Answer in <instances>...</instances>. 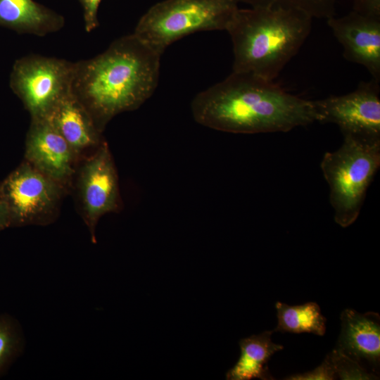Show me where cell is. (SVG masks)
Returning <instances> with one entry per match:
<instances>
[{"label":"cell","instance_id":"cell-16","mask_svg":"<svg viewBox=\"0 0 380 380\" xmlns=\"http://www.w3.org/2000/svg\"><path fill=\"white\" fill-rule=\"evenodd\" d=\"M275 308L278 323L273 331L324 334L326 319L317 303L308 302L299 305H289L277 302Z\"/></svg>","mask_w":380,"mask_h":380},{"label":"cell","instance_id":"cell-5","mask_svg":"<svg viewBox=\"0 0 380 380\" xmlns=\"http://www.w3.org/2000/svg\"><path fill=\"white\" fill-rule=\"evenodd\" d=\"M343 137L338 150L324 155L321 169L330 188L335 222L347 227L357 218L367 189L380 167V143Z\"/></svg>","mask_w":380,"mask_h":380},{"label":"cell","instance_id":"cell-6","mask_svg":"<svg viewBox=\"0 0 380 380\" xmlns=\"http://www.w3.org/2000/svg\"><path fill=\"white\" fill-rule=\"evenodd\" d=\"M75 63L30 55L17 60L10 86L29 111L31 119L46 118L72 91Z\"/></svg>","mask_w":380,"mask_h":380},{"label":"cell","instance_id":"cell-21","mask_svg":"<svg viewBox=\"0 0 380 380\" xmlns=\"http://www.w3.org/2000/svg\"><path fill=\"white\" fill-rule=\"evenodd\" d=\"M83 8L85 30L90 32L99 25L98 9L101 0H80Z\"/></svg>","mask_w":380,"mask_h":380},{"label":"cell","instance_id":"cell-17","mask_svg":"<svg viewBox=\"0 0 380 380\" xmlns=\"http://www.w3.org/2000/svg\"><path fill=\"white\" fill-rule=\"evenodd\" d=\"M251 7L298 9L313 18L328 19L336 15L335 0H238Z\"/></svg>","mask_w":380,"mask_h":380},{"label":"cell","instance_id":"cell-12","mask_svg":"<svg viewBox=\"0 0 380 380\" xmlns=\"http://www.w3.org/2000/svg\"><path fill=\"white\" fill-rule=\"evenodd\" d=\"M341 329L336 350L360 363L367 361L376 369L380 360V319L378 313L360 314L352 309L341 315Z\"/></svg>","mask_w":380,"mask_h":380},{"label":"cell","instance_id":"cell-7","mask_svg":"<svg viewBox=\"0 0 380 380\" xmlns=\"http://www.w3.org/2000/svg\"><path fill=\"white\" fill-rule=\"evenodd\" d=\"M63 186L25 162L0 184L11 227L44 225L57 213Z\"/></svg>","mask_w":380,"mask_h":380},{"label":"cell","instance_id":"cell-23","mask_svg":"<svg viewBox=\"0 0 380 380\" xmlns=\"http://www.w3.org/2000/svg\"><path fill=\"white\" fill-rule=\"evenodd\" d=\"M11 227L10 218L7 208L0 198V232Z\"/></svg>","mask_w":380,"mask_h":380},{"label":"cell","instance_id":"cell-8","mask_svg":"<svg viewBox=\"0 0 380 380\" xmlns=\"http://www.w3.org/2000/svg\"><path fill=\"white\" fill-rule=\"evenodd\" d=\"M317 122L337 125L343 136L380 143V87L373 79L360 82L346 94L313 101Z\"/></svg>","mask_w":380,"mask_h":380},{"label":"cell","instance_id":"cell-18","mask_svg":"<svg viewBox=\"0 0 380 380\" xmlns=\"http://www.w3.org/2000/svg\"><path fill=\"white\" fill-rule=\"evenodd\" d=\"M23 344L18 324L11 318L0 315V375L20 355Z\"/></svg>","mask_w":380,"mask_h":380},{"label":"cell","instance_id":"cell-3","mask_svg":"<svg viewBox=\"0 0 380 380\" xmlns=\"http://www.w3.org/2000/svg\"><path fill=\"white\" fill-rule=\"evenodd\" d=\"M312 18L298 9L239 8L226 30L233 46L232 71L274 80L305 42Z\"/></svg>","mask_w":380,"mask_h":380},{"label":"cell","instance_id":"cell-2","mask_svg":"<svg viewBox=\"0 0 380 380\" xmlns=\"http://www.w3.org/2000/svg\"><path fill=\"white\" fill-rule=\"evenodd\" d=\"M161 54L133 33L75 63L72 93L103 132L115 115L139 108L157 87Z\"/></svg>","mask_w":380,"mask_h":380},{"label":"cell","instance_id":"cell-14","mask_svg":"<svg viewBox=\"0 0 380 380\" xmlns=\"http://www.w3.org/2000/svg\"><path fill=\"white\" fill-rule=\"evenodd\" d=\"M60 14L33 0H0V26L19 33L44 36L61 29Z\"/></svg>","mask_w":380,"mask_h":380},{"label":"cell","instance_id":"cell-13","mask_svg":"<svg viewBox=\"0 0 380 380\" xmlns=\"http://www.w3.org/2000/svg\"><path fill=\"white\" fill-rule=\"evenodd\" d=\"M77 156L98 148L104 141L86 108L72 91L61 100L46 117Z\"/></svg>","mask_w":380,"mask_h":380},{"label":"cell","instance_id":"cell-19","mask_svg":"<svg viewBox=\"0 0 380 380\" xmlns=\"http://www.w3.org/2000/svg\"><path fill=\"white\" fill-rule=\"evenodd\" d=\"M336 371L341 379H375L376 376L368 373L360 364L339 350L334 349L329 353Z\"/></svg>","mask_w":380,"mask_h":380},{"label":"cell","instance_id":"cell-1","mask_svg":"<svg viewBox=\"0 0 380 380\" xmlns=\"http://www.w3.org/2000/svg\"><path fill=\"white\" fill-rule=\"evenodd\" d=\"M198 124L225 132H286L317 121L313 101L287 92L274 80L233 72L198 93L191 104Z\"/></svg>","mask_w":380,"mask_h":380},{"label":"cell","instance_id":"cell-15","mask_svg":"<svg viewBox=\"0 0 380 380\" xmlns=\"http://www.w3.org/2000/svg\"><path fill=\"white\" fill-rule=\"evenodd\" d=\"M273 331L242 338L239 341L241 354L226 374L228 380L273 379L269 373L267 362L272 355L283 346L272 341Z\"/></svg>","mask_w":380,"mask_h":380},{"label":"cell","instance_id":"cell-20","mask_svg":"<svg viewBox=\"0 0 380 380\" xmlns=\"http://www.w3.org/2000/svg\"><path fill=\"white\" fill-rule=\"evenodd\" d=\"M334 365L330 354H328L322 363L312 371L291 375L288 380H332L336 379Z\"/></svg>","mask_w":380,"mask_h":380},{"label":"cell","instance_id":"cell-10","mask_svg":"<svg viewBox=\"0 0 380 380\" xmlns=\"http://www.w3.org/2000/svg\"><path fill=\"white\" fill-rule=\"evenodd\" d=\"M327 21L343 47V57L364 66L373 79L380 82V18L352 10Z\"/></svg>","mask_w":380,"mask_h":380},{"label":"cell","instance_id":"cell-4","mask_svg":"<svg viewBox=\"0 0 380 380\" xmlns=\"http://www.w3.org/2000/svg\"><path fill=\"white\" fill-rule=\"evenodd\" d=\"M238 4V0H164L141 17L133 34L162 55L189 34L227 30Z\"/></svg>","mask_w":380,"mask_h":380},{"label":"cell","instance_id":"cell-9","mask_svg":"<svg viewBox=\"0 0 380 380\" xmlns=\"http://www.w3.org/2000/svg\"><path fill=\"white\" fill-rule=\"evenodd\" d=\"M78 191L83 219L91 241L95 243V229L99 219L107 213L118 211L120 208L118 173L105 141L81 167Z\"/></svg>","mask_w":380,"mask_h":380},{"label":"cell","instance_id":"cell-22","mask_svg":"<svg viewBox=\"0 0 380 380\" xmlns=\"http://www.w3.org/2000/svg\"><path fill=\"white\" fill-rule=\"evenodd\" d=\"M353 11L380 18V0H354Z\"/></svg>","mask_w":380,"mask_h":380},{"label":"cell","instance_id":"cell-11","mask_svg":"<svg viewBox=\"0 0 380 380\" xmlns=\"http://www.w3.org/2000/svg\"><path fill=\"white\" fill-rule=\"evenodd\" d=\"M77 156L48 118L32 119L25 141L28 163L63 186L74 173Z\"/></svg>","mask_w":380,"mask_h":380}]
</instances>
